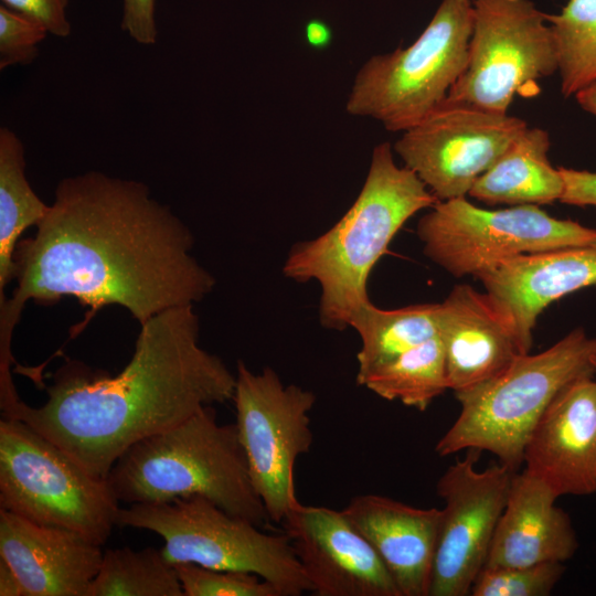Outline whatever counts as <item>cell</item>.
I'll use <instances>...</instances> for the list:
<instances>
[{"label": "cell", "instance_id": "6da1fadb", "mask_svg": "<svg viewBox=\"0 0 596 596\" xmlns=\"http://www.w3.org/2000/svg\"><path fill=\"white\" fill-rule=\"evenodd\" d=\"M35 227L15 251L17 286L0 298L4 345L30 300L116 305L141 324L170 308L194 306L215 286L192 255L190 228L140 181L100 171L67 177Z\"/></svg>", "mask_w": 596, "mask_h": 596}, {"label": "cell", "instance_id": "7a4b0ae2", "mask_svg": "<svg viewBox=\"0 0 596 596\" xmlns=\"http://www.w3.org/2000/svg\"><path fill=\"white\" fill-rule=\"evenodd\" d=\"M199 332L193 305L164 310L140 324L118 374L70 361L55 372L44 404L20 400L2 417L25 423L91 476L106 479L135 443L233 398L236 375L200 347Z\"/></svg>", "mask_w": 596, "mask_h": 596}, {"label": "cell", "instance_id": "3957f363", "mask_svg": "<svg viewBox=\"0 0 596 596\" xmlns=\"http://www.w3.org/2000/svg\"><path fill=\"white\" fill-rule=\"evenodd\" d=\"M437 202L415 172L395 163L391 143H379L354 203L324 234L294 245L283 272L298 283L317 280L321 324L343 330L371 301L369 276L396 233Z\"/></svg>", "mask_w": 596, "mask_h": 596}, {"label": "cell", "instance_id": "277c9868", "mask_svg": "<svg viewBox=\"0 0 596 596\" xmlns=\"http://www.w3.org/2000/svg\"><path fill=\"white\" fill-rule=\"evenodd\" d=\"M106 481L116 499L128 504L201 496L257 526L270 522L237 426L220 424L213 405L135 443L114 462Z\"/></svg>", "mask_w": 596, "mask_h": 596}, {"label": "cell", "instance_id": "5b68a950", "mask_svg": "<svg viewBox=\"0 0 596 596\" xmlns=\"http://www.w3.org/2000/svg\"><path fill=\"white\" fill-rule=\"evenodd\" d=\"M595 358L596 338L581 327L538 354L519 355L492 380L456 396L459 416L437 441L436 453L487 450L518 471L525 444L547 406L571 382L595 375Z\"/></svg>", "mask_w": 596, "mask_h": 596}, {"label": "cell", "instance_id": "8992f818", "mask_svg": "<svg viewBox=\"0 0 596 596\" xmlns=\"http://www.w3.org/2000/svg\"><path fill=\"white\" fill-rule=\"evenodd\" d=\"M116 524L148 530L164 541L169 563L256 574L280 596L312 592L287 534L266 533L260 526L225 512L201 496L119 508Z\"/></svg>", "mask_w": 596, "mask_h": 596}, {"label": "cell", "instance_id": "52a82bcc", "mask_svg": "<svg viewBox=\"0 0 596 596\" xmlns=\"http://www.w3.org/2000/svg\"><path fill=\"white\" fill-rule=\"evenodd\" d=\"M472 13L470 0H443L411 45L374 55L361 66L347 111L375 119L389 131L403 132L425 119L466 68Z\"/></svg>", "mask_w": 596, "mask_h": 596}, {"label": "cell", "instance_id": "ba28073f", "mask_svg": "<svg viewBox=\"0 0 596 596\" xmlns=\"http://www.w3.org/2000/svg\"><path fill=\"white\" fill-rule=\"evenodd\" d=\"M0 509L103 545L117 525L119 501L106 479L91 476L25 423L2 417Z\"/></svg>", "mask_w": 596, "mask_h": 596}, {"label": "cell", "instance_id": "9c48e42d", "mask_svg": "<svg viewBox=\"0 0 596 596\" xmlns=\"http://www.w3.org/2000/svg\"><path fill=\"white\" fill-rule=\"evenodd\" d=\"M416 232L424 254L458 278L477 277L523 254L596 241V228L551 216L539 205L487 210L467 198L438 201Z\"/></svg>", "mask_w": 596, "mask_h": 596}, {"label": "cell", "instance_id": "30bf717a", "mask_svg": "<svg viewBox=\"0 0 596 596\" xmlns=\"http://www.w3.org/2000/svg\"><path fill=\"white\" fill-rule=\"evenodd\" d=\"M465 71L446 100L507 114L514 97L558 71L545 13L530 0H473Z\"/></svg>", "mask_w": 596, "mask_h": 596}, {"label": "cell", "instance_id": "8fae6325", "mask_svg": "<svg viewBox=\"0 0 596 596\" xmlns=\"http://www.w3.org/2000/svg\"><path fill=\"white\" fill-rule=\"evenodd\" d=\"M232 400L252 482L270 522L280 524L298 502L294 468L312 444L309 413L316 395L285 385L272 368L254 373L238 361Z\"/></svg>", "mask_w": 596, "mask_h": 596}, {"label": "cell", "instance_id": "7c38bea8", "mask_svg": "<svg viewBox=\"0 0 596 596\" xmlns=\"http://www.w3.org/2000/svg\"><path fill=\"white\" fill-rule=\"evenodd\" d=\"M526 127L519 117L445 99L403 131L393 150L438 201H447L466 198Z\"/></svg>", "mask_w": 596, "mask_h": 596}, {"label": "cell", "instance_id": "4fadbf2b", "mask_svg": "<svg viewBox=\"0 0 596 596\" xmlns=\"http://www.w3.org/2000/svg\"><path fill=\"white\" fill-rule=\"evenodd\" d=\"M480 450L468 449L439 477L444 500L429 596L470 595L483 568L517 471L501 462L476 469Z\"/></svg>", "mask_w": 596, "mask_h": 596}, {"label": "cell", "instance_id": "5bb4252c", "mask_svg": "<svg viewBox=\"0 0 596 596\" xmlns=\"http://www.w3.org/2000/svg\"><path fill=\"white\" fill-rule=\"evenodd\" d=\"M316 596H402L384 562L343 511L299 501L283 522Z\"/></svg>", "mask_w": 596, "mask_h": 596}, {"label": "cell", "instance_id": "9a60e30c", "mask_svg": "<svg viewBox=\"0 0 596 596\" xmlns=\"http://www.w3.org/2000/svg\"><path fill=\"white\" fill-rule=\"evenodd\" d=\"M438 337L449 390L468 393L529 353L511 315L486 290L456 285L439 304Z\"/></svg>", "mask_w": 596, "mask_h": 596}, {"label": "cell", "instance_id": "2e32d148", "mask_svg": "<svg viewBox=\"0 0 596 596\" xmlns=\"http://www.w3.org/2000/svg\"><path fill=\"white\" fill-rule=\"evenodd\" d=\"M524 469L557 497L596 493V379L567 384L533 428Z\"/></svg>", "mask_w": 596, "mask_h": 596}, {"label": "cell", "instance_id": "e0dca14e", "mask_svg": "<svg viewBox=\"0 0 596 596\" xmlns=\"http://www.w3.org/2000/svg\"><path fill=\"white\" fill-rule=\"evenodd\" d=\"M103 553L102 545L77 532L0 509V557L15 572L26 596H86Z\"/></svg>", "mask_w": 596, "mask_h": 596}, {"label": "cell", "instance_id": "ac0fdd59", "mask_svg": "<svg viewBox=\"0 0 596 596\" xmlns=\"http://www.w3.org/2000/svg\"><path fill=\"white\" fill-rule=\"evenodd\" d=\"M475 278L511 315L530 352L541 312L553 301L596 284V241L523 254Z\"/></svg>", "mask_w": 596, "mask_h": 596}, {"label": "cell", "instance_id": "d6986e66", "mask_svg": "<svg viewBox=\"0 0 596 596\" xmlns=\"http://www.w3.org/2000/svg\"><path fill=\"white\" fill-rule=\"evenodd\" d=\"M342 511L377 552L402 596H429L441 509L360 494Z\"/></svg>", "mask_w": 596, "mask_h": 596}, {"label": "cell", "instance_id": "ffe728a7", "mask_svg": "<svg viewBox=\"0 0 596 596\" xmlns=\"http://www.w3.org/2000/svg\"><path fill=\"white\" fill-rule=\"evenodd\" d=\"M558 497L525 469L515 472L483 567L526 566L572 558L578 541Z\"/></svg>", "mask_w": 596, "mask_h": 596}, {"label": "cell", "instance_id": "44dd1931", "mask_svg": "<svg viewBox=\"0 0 596 596\" xmlns=\"http://www.w3.org/2000/svg\"><path fill=\"white\" fill-rule=\"evenodd\" d=\"M549 132L526 127L475 182L469 196L487 204H550L560 201L564 180L549 159Z\"/></svg>", "mask_w": 596, "mask_h": 596}, {"label": "cell", "instance_id": "7402d4cb", "mask_svg": "<svg viewBox=\"0 0 596 596\" xmlns=\"http://www.w3.org/2000/svg\"><path fill=\"white\" fill-rule=\"evenodd\" d=\"M438 307L439 304H419L385 310L371 301L361 306L349 323L362 341L356 355V381L436 337Z\"/></svg>", "mask_w": 596, "mask_h": 596}, {"label": "cell", "instance_id": "603a6c76", "mask_svg": "<svg viewBox=\"0 0 596 596\" xmlns=\"http://www.w3.org/2000/svg\"><path fill=\"white\" fill-rule=\"evenodd\" d=\"M45 204L25 174V152L20 137L0 128V295L15 277L14 255L24 231L46 215Z\"/></svg>", "mask_w": 596, "mask_h": 596}, {"label": "cell", "instance_id": "cb8c5ba5", "mask_svg": "<svg viewBox=\"0 0 596 596\" xmlns=\"http://www.w3.org/2000/svg\"><path fill=\"white\" fill-rule=\"evenodd\" d=\"M356 382L382 398L425 411L437 396L449 390L445 352L438 334Z\"/></svg>", "mask_w": 596, "mask_h": 596}, {"label": "cell", "instance_id": "d4e9b609", "mask_svg": "<svg viewBox=\"0 0 596 596\" xmlns=\"http://www.w3.org/2000/svg\"><path fill=\"white\" fill-rule=\"evenodd\" d=\"M86 596H183V590L161 550L125 546L104 551Z\"/></svg>", "mask_w": 596, "mask_h": 596}, {"label": "cell", "instance_id": "484cf974", "mask_svg": "<svg viewBox=\"0 0 596 596\" xmlns=\"http://www.w3.org/2000/svg\"><path fill=\"white\" fill-rule=\"evenodd\" d=\"M545 18L556 43L561 93L574 96L596 81V0H567Z\"/></svg>", "mask_w": 596, "mask_h": 596}, {"label": "cell", "instance_id": "4316f807", "mask_svg": "<svg viewBox=\"0 0 596 596\" xmlns=\"http://www.w3.org/2000/svg\"><path fill=\"white\" fill-rule=\"evenodd\" d=\"M565 571L562 562L526 566L483 567L470 590L472 596H547Z\"/></svg>", "mask_w": 596, "mask_h": 596}, {"label": "cell", "instance_id": "83f0119b", "mask_svg": "<svg viewBox=\"0 0 596 596\" xmlns=\"http://www.w3.org/2000/svg\"><path fill=\"white\" fill-rule=\"evenodd\" d=\"M174 566L183 596H280L273 584L253 573L214 570L192 563Z\"/></svg>", "mask_w": 596, "mask_h": 596}, {"label": "cell", "instance_id": "f1b7e54d", "mask_svg": "<svg viewBox=\"0 0 596 596\" xmlns=\"http://www.w3.org/2000/svg\"><path fill=\"white\" fill-rule=\"evenodd\" d=\"M47 34L46 28L33 18L1 3L0 70L31 64Z\"/></svg>", "mask_w": 596, "mask_h": 596}, {"label": "cell", "instance_id": "f546056e", "mask_svg": "<svg viewBox=\"0 0 596 596\" xmlns=\"http://www.w3.org/2000/svg\"><path fill=\"white\" fill-rule=\"evenodd\" d=\"M2 4L24 13L41 24L50 34L67 38L71 34V23L67 19L70 0H1Z\"/></svg>", "mask_w": 596, "mask_h": 596}, {"label": "cell", "instance_id": "4dcf8cb0", "mask_svg": "<svg viewBox=\"0 0 596 596\" xmlns=\"http://www.w3.org/2000/svg\"><path fill=\"white\" fill-rule=\"evenodd\" d=\"M121 29L138 44H156V0H124Z\"/></svg>", "mask_w": 596, "mask_h": 596}, {"label": "cell", "instance_id": "1f68e13d", "mask_svg": "<svg viewBox=\"0 0 596 596\" xmlns=\"http://www.w3.org/2000/svg\"><path fill=\"white\" fill-rule=\"evenodd\" d=\"M564 180L561 202L576 206H596V172L560 167Z\"/></svg>", "mask_w": 596, "mask_h": 596}, {"label": "cell", "instance_id": "d6a6232c", "mask_svg": "<svg viewBox=\"0 0 596 596\" xmlns=\"http://www.w3.org/2000/svg\"><path fill=\"white\" fill-rule=\"evenodd\" d=\"M305 38L312 49L323 50L331 43L332 32L326 22L315 19L306 24Z\"/></svg>", "mask_w": 596, "mask_h": 596}, {"label": "cell", "instance_id": "836d02e7", "mask_svg": "<svg viewBox=\"0 0 596 596\" xmlns=\"http://www.w3.org/2000/svg\"><path fill=\"white\" fill-rule=\"evenodd\" d=\"M0 596H26L20 578L2 557H0Z\"/></svg>", "mask_w": 596, "mask_h": 596}, {"label": "cell", "instance_id": "e575fe53", "mask_svg": "<svg viewBox=\"0 0 596 596\" xmlns=\"http://www.w3.org/2000/svg\"><path fill=\"white\" fill-rule=\"evenodd\" d=\"M574 96L585 111L596 116V81L578 91Z\"/></svg>", "mask_w": 596, "mask_h": 596}, {"label": "cell", "instance_id": "d590c367", "mask_svg": "<svg viewBox=\"0 0 596 596\" xmlns=\"http://www.w3.org/2000/svg\"><path fill=\"white\" fill-rule=\"evenodd\" d=\"M594 369H595V375H596V358L594 359Z\"/></svg>", "mask_w": 596, "mask_h": 596}]
</instances>
